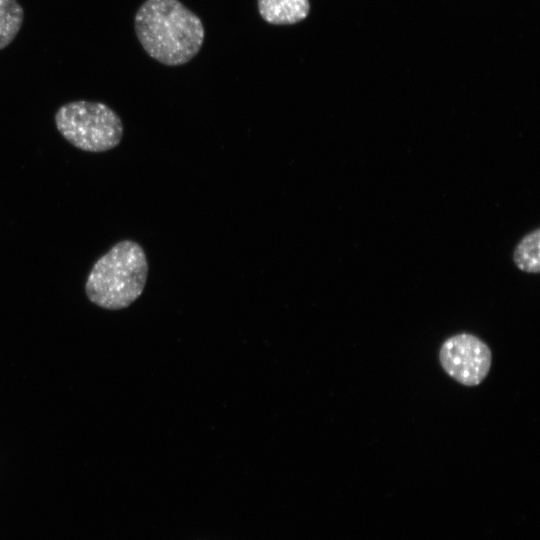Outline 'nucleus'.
Returning a JSON list of instances; mask_svg holds the SVG:
<instances>
[{"label": "nucleus", "mask_w": 540, "mask_h": 540, "mask_svg": "<svg viewBox=\"0 0 540 540\" xmlns=\"http://www.w3.org/2000/svg\"><path fill=\"white\" fill-rule=\"evenodd\" d=\"M134 27L145 52L168 66L192 60L205 38L201 19L179 0H146L135 14Z\"/></svg>", "instance_id": "nucleus-1"}, {"label": "nucleus", "mask_w": 540, "mask_h": 540, "mask_svg": "<svg viewBox=\"0 0 540 540\" xmlns=\"http://www.w3.org/2000/svg\"><path fill=\"white\" fill-rule=\"evenodd\" d=\"M147 276L148 261L143 248L135 241L122 240L94 263L85 293L101 308L124 309L141 296Z\"/></svg>", "instance_id": "nucleus-2"}, {"label": "nucleus", "mask_w": 540, "mask_h": 540, "mask_svg": "<svg viewBox=\"0 0 540 540\" xmlns=\"http://www.w3.org/2000/svg\"><path fill=\"white\" fill-rule=\"evenodd\" d=\"M59 133L74 147L87 152H105L118 146L123 124L118 114L101 102L73 101L55 114Z\"/></svg>", "instance_id": "nucleus-3"}, {"label": "nucleus", "mask_w": 540, "mask_h": 540, "mask_svg": "<svg viewBox=\"0 0 540 540\" xmlns=\"http://www.w3.org/2000/svg\"><path fill=\"white\" fill-rule=\"evenodd\" d=\"M439 361L444 371L465 386H477L492 364L489 346L475 335L461 333L447 338L440 347Z\"/></svg>", "instance_id": "nucleus-4"}, {"label": "nucleus", "mask_w": 540, "mask_h": 540, "mask_svg": "<svg viewBox=\"0 0 540 540\" xmlns=\"http://www.w3.org/2000/svg\"><path fill=\"white\" fill-rule=\"evenodd\" d=\"M261 18L273 25H291L303 21L310 12L309 0H258Z\"/></svg>", "instance_id": "nucleus-5"}, {"label": "nucleus", "mask_w": 540, "mask_h": 540, "mask_svg": "<svg viewBox=\"0 0 540 540\" xmlns=\"http://www.w3.org/2000/svg\"><path fill=\"white\" fill-rule=\"evenodd\" d=\"M23 19L24 11L17 0H0V50L14 40Z\"/></svg>", "instance_id": "nucleus-6"}, {"label": "nucleus", "mask_w": 540, "mask_h": 540, "mask_svg": "<svg viewBox=\"0 0 540 540\" xmlns=\"http://www.w3.org/2000/svg\"><path fill=\"white\" fill-rule=\"evenodd\" d=\"M517 267L528 273L539 272V230L527 234L514 251Z\"/></svg>", "instance_id": "nucleus-7"}]
</instances>
